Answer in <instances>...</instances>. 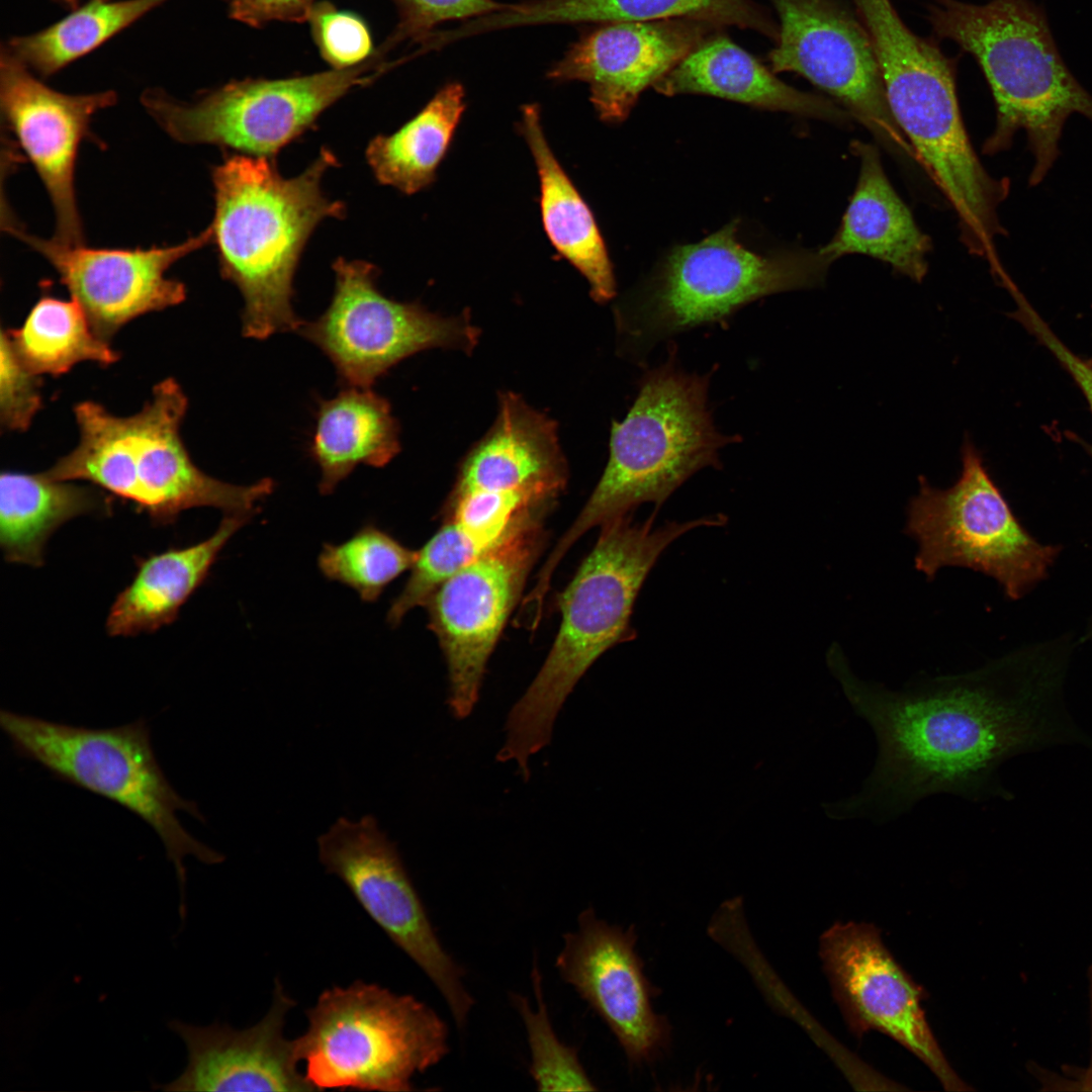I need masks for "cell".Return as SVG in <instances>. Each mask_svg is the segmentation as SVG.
Wrapping results in <instances>:
<instances>
[{
	"label": "cell",
	"mask_w": 1092,
	"mask_h": 1092,
	"mask_svg": "<svg viewBox=\"0 0 1092 1092\" xmlns=\"http://www.w3.org/2000/svg\"><path fill=\"white\" fill-rule=\"evenodd\" d=\"M830 673L877 742L859 789L826 802L834 821L884 825L922 800H1012L998 772L1008 759L1056 745L1092 748L1067 711L1065 665L1043 652L1018 653L965 673L920 676L899 690L860 678L834 642Z\"/></svg>",
	"instance_id": "obj_1"
},
{
	"label": "cell",
	"mask_w": 1092,
	"mask_h": 1092,
	"mask_svg": "<svg viewBox=\"0 0 1092 1092\" xmlns=\"http://www.w3.org/2000/svg\"><path fill=\"white\" fill-rule=\"evenodd\" d=\"M656 512L643 523L631 514L601 526L600 536L560 594L561 623L541 669L509 713L499 761H515L528 779L529 758L551 740L554 721L588 667L611 647L634 639L635 600L661 553L699 527L723 526L718 514L654 527Z\"/></svg>",
	"instance_id": "obj_2"
},
{
	"label": "cell",
	"mask_w": 1092,
	"mask_h": 1092,
	"mask_svg": "<svg viewBox=\"0 0 1092 1092\" xmlns=\"http://www.w3.org/2000/svg\"><path fill=\"white\" fill-rule=\"evenodd\" d=\"M335 155L323 148L299 175L286 178L274 160L230 155L212 170L214 214L207 228L221 276L244 299L242 334L266 340L297 332L293 279L303 249L327 217L341 218L345 205L322 190Z\"/></svg>",
	"instance_id": "obj_3"
},
{
	"label": "cell",
	"mask_w": 1092,
	"mask_h": 1092,
	"mask_svg": "<svg viewBox=\"0 0 1092 1092\" xmlns=\"http://www.w3.org/2000/svg\"><path fill=\"white\" fill-rule=\"evenodd\" d=\"M677 364L668 345L661 365L639 379L638 394L622 422H613L607 466L581 512L549 554L529 592L545 601L553 573L570 547L588 530L631 514L643 503L655 510L686 480L706 467L720 468V449L741 441L720 433L708 405L710 377Z\"/></svg>",
	"instance_id": "obj_4"
},
{
	"label": "cell",
	"mask_w": 1092,
	"mask_h": 1092,
	"mask_svg": "<svg viewBox=\"0 0 1092 1092\" xmlns=\"http://www.w3.org/2000/svg\"><path fill=\"white\" fill-rule=\"evenodd\" d=\"M872 37L891 113L914 155L954 209L970 253L1000 264L994 243L1006 231L998 209L1010 192L978 158L956 93L953 68L913 33L889 0H853Z\"/></svg>",
	"instance_id": "obj_5"
},
{
	"label": "cell",
	"mask_w": 1092,
	"mask_h": 1092,
	"mask_svg": "<svg viewBox=\"0 0 1092 1092\" xmlns=\"http://www.w3.org/2000/svg\"><path fill=\"white\" fill-rule=\"evenodd\" d=\"M187 407L186 394L172 378L156 384L143 408L128 417L82 401L74 407L78 444L43 472L56 480L88 481L132 503L155 524H171L199 507L253 516L273 492V479L238 485L198 468L180 436Z\"/></svg>",
	"instance_id": "obj_6"
},
{
	"label": "cell",
	"mask_w": 1092,
	"mask_h": 1092,
	"mask_svg": "<svg viewBox=\"0 0 1092 1092\" xmlns=\"http://www.w3.org/2000/svg\"><path fill=\"white\" fill-rule=\"evenodd\" d=\"M929 19L939 36L977 60L989 84L996 122L983 152L1009 150L1024 130L1033 159L1028 186H1037L1061 155L1068 118L1092 122V95L1065 64L1044 11L1032 0H933Z\"/></svg>",
	"instance_id": "obj_7"
},
{
	"label": "cell",
	"mask_w": 1092,
	"mask_h": 1092,
	"mask_svg": "<svg viewBox=\"0 0 1092 1092\" xmlns=\"http://www.w3.org/2000/svg\"><path fill=\"white\" fill-rule=\"evenodd\" d=\"M733 220L705 240L678 246L656 273L616 308L622 355L646 364L661 341L708 325H726L761 297L816 287L835 261L822 248L759 255L737 240Z\"/></svg>",
	"instance_id": "obj_8"
},
{
	"label": "cell",
	"mask_w": 1092,
	"mask_h": 1092,
	"mask_svg": "<svg viewBox=\"0 0 1092 1092\" xmlns=\"http://www.w3.org/2000/svg\"><path fill=\"white\" fill-rule=\"evenodd\" d=\"M294 1038L315 1090L404 1092L449 1053V1028L428 1004L373 983L334 986L306 1010Z\"/></svg>",
	"instance_id": "obj_9"
},
{
	"label": "cell",
	"mask_w": 1092,
	"mask_h": 1092,
	"mask_svg": "<svg viewBox=\"0 0 1092 1092\" xmlns=\"http://www.w3.org/2000/svg\"><path fill=\"white\" fill-rule=\"evenodd\" d=\"M0 725L19 756L37 762L62 782L116 803L146 822L163 842L175 868L181 900L187 855L206 864L224 859L179 821V811L200 821L204 818L197 805L183 799L168 781L153 750L146 720L88 728L1 710Z\"/></svg>",
	"instance_id": "obj_10"
},
{
	"label": "cell",
	"mask_w": 1092,
	"mask_h": 1092,
	"mask_svg": "<svg viewBox=\"0 0 1092 1092\" xmlns=\"http://www.w3.org/2000/svg\"><path fill=\"white\" fill-rule=\"evenodd\" d=\"M918 481L905 533L918 544L914 566L927 579L943 567H967L992 576L1016 600L1046 574L1059 549L1038 543L1022 528L968 436L961 474L951 486L934 487L922 475Z\"/></svg>",
	"instance_id": "obj_11"
},
{
	"label": "cell",
	"mask_w": 1092,
	"mask_h": 1092,
	"mask_svg": "<svg viewBox=\"0 0 1092 1092\" xmlns=\"http://www.w3.org/2000/svg\"><path fill=\"white\" fill-rule=\"evenodd\" d=\"M378 50L362 65L286 79L233 81L192 102L147 89L142 105L173 140L214 145L274 160L279 151L314 126L318 116L358 86L395 66Z\"/></svg>",
	"instance_id": "obj_12"
},
{
	"label": "cell",
	"mask_w": 1092,
	"mask_h": 1092,
	"mask_svg": "<svg viewBox=\"0 0 1092 1092\" xmlns=\"http://www.w3.org/2000/svg\"><path fill=\"white\" fill-rule=\"evenodd\" d=\"M332 300L297 333L320 348L343 387L371 388L393 366L426 349L470 352L479 332L468 315L443 316L418 302L386 297L378 269L366 261L338 259Z\"/></svg>",
	"instance_id": "obj_13"
},
{
	"label": "cell",
	"mask_w": 1092,
	"mask_h": 1092,
	"mask_svg": "<svg viewBox=\"0 0 1092 1092\" xmlns=\"http://www.w3.org/2000/svg\"><path fill=\"white\" fill-rule=\"evenodd\" d=\"M524 514L495 546L443 582L425 607L445 657L449 707L463 719L479 697L487 661L545 544L542 518Z\"/></svg>",
	"instance_id": "obj_14"
},
{
	"label": "cell",
	"mask_w": 1092,
	"mask_h": 1092,
	"mask_svg": "<svg viewBox=\"0 0 1092 1092\" xmlns=\"http://www.w3.org/2000/svg\"><path fill=\"white\" fill-rule=\"evenodd\" d=\"M318 858L357 902L433 983L457 1028L464 1030L474 999L465 970L442 944L395 844L374 816L339 818L317 838Z\"/></svg>",
	"instance_id": "obj_15"
},
{
	"label": "cell",
	"mask_w": 1092,
	"mask_h": 1092,
	"mask_svg": "<svg viewBox=\"0 0 1092 1092\" xmlns=\"http://www.w3.org/2000/svg\"><path fill=\"white\" fill-rule=\"evenodd\" d=\"M779 14L774 73H797L836 98L890 151L914 155L889 108L872 37L832 0H770Z\"/></svg>",
	"instance_id": "obj_16"
},
{
	"label": "cell",
	"mask_w": 1092,
	"mask_h": 1092,
	"mask_svg": "<svg viewBox=\"0 0 1092 1092\" xmlns=\"http://www.w3.org/2000/svg\"><path fill=\"white\" fill-rule=\"evenodd\" d=\"M833 994L857 1035L878 1030L920 1059L947 1089H962L927 1023L922 989L866 923H835L820 938Z\"/></svg>",
	"instance_id": "obj_17"
},
{
	"label": "cell",
	"mask_w": 1092,
	"mask_h": 1092,
	"mask_svg": "<svg viewBox=\"0 0 1092 1092\" xmlns=\"http://www.w3.org/2000/svg\"><path fill=\"white\" fill-rule=\"evenodd\" d=\"M3 220L7 232L54 267L93 331L107 342L133 318L181 303L186 298L185 285L166 274L176 262L210 243L206 228L173 246L94 249L39 238L8 212Z\"/></svg>",
	"instance_id": "obj_18"
},
{
	"label": "cell",
	"mask_w": 1092,
	"mask_h": 1092,
	"mask_svg": "<svg viewBox=\"0 0 1092 1092\" xmlns=\"http://www.w3.org/2000/svg\"><path fill=\"white\" fill-rule=\"evenodd\" d=\"M555 960L570 985L610 1028L631 1066L653 1063L667 1050L671 1028L652 999L633 926L623 928L583 909L573 931L563 934Z\"/></svg>",
	"instance_id": "obj_19"
},
{
	"label": "cell",
	"mask_w": 1092,
	"mask_h": 1092,
	"mask_svg": "<svg viewBox=\"0 0 1092 1092\" xmlns=\"http://www.w3.org/2000/svg\"><path fill=\"white\" fill-rule=\"evenodd\" d=\"M4 44L0 53V105L3 121L33 165L53 205L54 239L83 245L75 170L79 148L91 138L92 117L113 106V90L66 94L38 80Z\"/></svg>",
	"instance_id": "obj_20"
},
{
	"label": "cell",
	"mask_w": 1092,
	"mask_h": 1092,
	"mask_svg": "<svg viewBox=\"0 0 1092 1092\" xmlns=\"http://www.w3.org/2000/svg\"><path fill=\"white\" fill-rule=\"evenodd\" d=\"M713 27L690 19L602 23L581 35L547 75L579 81L606 122L623 121L640 94L702 42Z\"/></svg>",
	"instance_id": "obj_21"
},
{
	"label": "cell",
	"mask_w": 1092,
	"mask_h": 1092,
	"mask_svg": "<svg viewBox=\"0 0 1092 1092\" xmlns=\"http://www.w3.org/2000/svg\"><path fill=\"white\" fill-rule=\"evenodd\" d=\"M295 1001L275 980L272 1004L256 1024L237 1029L229 1024L199 1026L171 1020L169 1028L184 1042L187 1065L164 1091L306 1092L307 1081L295 1040L285 1036L288 1012Z\"/></svg>",
	"instance_id": "obj_22"
},
{
	"label": "cell",
	"mask_w": 1092,
	"mask_h": 1092,
	"mask_svg": "<svg viewBox=\"0 0 1092 1092\" xmlns=\"http://www.w3.org/2000/svg\"><path fill=\"white\" fill-rule=\"evenodd\" d=\"M499 399L492 428L464 457L452 490L523 491L554 502L567 481L555 422L513 392Z\"/></svg>",
	"instance_id": "obj_23"
},
{
	"label": "cell",
	"mask_w": 1092,
	"mask_h": 1092,
	"mask_svg": "<svg viewBox=\"0 0 1092 1092\" xmlns=\"http://www.w3.org/2000/svg\"><path fill=\"white\" fill-rule=\"evenodd\" d=\"M851 150L859 160L857 183L838 231L822 250L834 260L870 256L920 283L928 270L930 238L889 181L878 148L855 141Z\"/></svg>",
	"instance_id": "obj_24"
},
{
	"label": "cell",
	"mask_w": 1092,
	"mask_h": 1092,
	"mask_svg": "<svg viewBox=\"0 0 1092 1092\" xmlns=\"http://www.w3.org/2000/svg\"><path fill=\"white\" fill-rule=\"evenodd\" d=\"M653 88L666 96L706 94L839 123L851 117L830 100L782 82L774 72L725 35L705 38Z\"/></svg>",
	"instance_id": "obj_25"
},
{
	"label": "cell",
	"mask_w": 1092,
	"mask_h": 1092,
	"mask_svg": "<svg viewBox=\"0 0 1092 1092\" xmlns=\"http://www.w3.org/2000/svg\"><path fill=\"white\" fill-rule=\"evenodd\" d=\"M519 127L537 168L541 219L548 240L586 279L594 300H611L617 284L604 239L590 208L546 140L538 105L523 107Z\"/></svg>",
	"instance_id": "obj_26"
},
{
	"label": "cell",
	"mask_w": 1092,
	"mask_h": 1092,
	"mask_svg": "<svg viewBox=\"0 0 1092 1092\" xmlns=\"http://www.w3.org/2000/svg\"><path fill=\"white\" fill-rule=\"evenodd\" d=\"M251 518L225 515L207 539L138 559L132 580L110 608L107 633L134 636L174 622L181 607L208 576L220 551Z\"/></svg>",
	"instance_id": "obj_27"
},
{
	"label": "cell",
	"mask_w": 1092,
	"mask_h": 1092,
	"mask_svg": "<svg viewBox=\"0 0 1092 1092\" xmlns=\"http://www.w3.org/2000/svg\"><path fill=\"white\" fill-rule=\"evenodd\" d=\"M399 451L391 405L371 388L343 387L318 400L308 453L321 471L322 494L332 493L358 465L383 467Z\"/></svg>",
	"instance_id": "obj_28"
},
{
	"label": "cell",
	"mask_w": 1092,
	"mask_h": 1092,
	"mask_svg": "<svg viewBox=\"0 0 1092 1092\" xmlns=\"http://www.w3.org/2000/svg\"><path fill=\"white\" fill-rule=\"evenodd\" d=\"M690 19L749 28L778 39L779 28L752 0H535L505 7L494 28L536 24Z\"/></svg>",
	"instance_id": "obj_29"
},
{
	"label": "cell",
	"mask_w": 1092,
	"mask_h": 1092,
	"mask_svg": "<svg viewBox=\"0 0 1092 1092\" xmlns=\"http://www.w3.org/2000/svg\"><path fill=\"white\" fill-rule=\"evenodd\" d=\"M109 499L96 489L44 472L4 471L0 476V545L8 562L41 566L51 535L66 522L106 512Z\"/></svg>",
	"instance_id": "obj_30"
},
{
	"label": "cell",
	"mask_w": 1092,
	"mask_h": 1092,
	"mask_svg": "<svg viewBox=\"0 0 1092 1092\" xmlns=\"http://www.w3.org/2000/svg\"><path fill=\"white\" fill-rule=\"evenodd\" d=\"M465 107L463 86L448 83L395 132L374 138L366 149V159L378 182L404 194L430 186Z\"/></svg>",
	"instance_id": "obj_31"
},
{
	"label": "cell",
	"mask_w": 1092,
	"mask_h": 1092,
	"mask_svg": "<svg viewBox=\"0 0 1092 1092\" xmlns=\"http://www.w3.org/2000/svg\"><path fill=\"white\" fill-rule=\"evenodd\" d=\"M169 0H87L52 25L11 37L7 49L43 78L95 51Z\"/></svg>",
	"instance_id": "obj_32"
},
{
	"label": "cell",
	"mask_w": 1092,
	"mask_h": 1092,
	"mask_svg": "<svg viewBox=\"0 0 1092 1092\" xmlns=\"http://www.w3.org/2000/svg\"><path fill=\"white\" fill-rule=\"evenodd\" d=\"M18 359L36 375L59 376L91 361L111 365L119 354L93 331L86 312L73 298L41 296L23 325L7 330Z\"/></svg>",
	"instance_id": "obj_33"
},
{
	"label": "cell",
	"mask_w": 1092,
	"mask_h": 1092,
	"mask_svg": "<svg viewBox=\"0 0 1092 1092\" xmlns=\"http://www.w3.org/2000/svg\"><path fill=\"white\" fill-rule=\"evenodd\" d=\"M417 556L418 551L368 524L339 544H324L317 566L329 580L352 588L363 602L373 603L413 567Z\"/></svg>",
	"instance_id": "obj_34"
},
{
	"label": "cell",
	"mask_w": 1092,
	"mask_h": 1092,
	"mask_svg": "<svg viewBox=\"0 0 1092 1092\" xmlns=\"http://www.w3.org/2000/svg\"><path fill=\"white\" fill-rule=\"evenodd\" d=\"M537 963L535 958L531 970L536 1009L527 997L511 994L527 1034L531 1077L540 1091H596L598 1087L581 1064L577 1050L561 1041L553 1028Z\"/></svg>",
	"instance_id": "obj_35"
},
{
	"label": "cell",
	"mask_w": 1092,
	"mask_h": 1092,
	"mask_svg": "<svg viewBox=\"0 0 1092 1092\" xmlns=\"http://www.w3.org/2000/svg\"><path fill=\"white\" fill-rule=\"evenodd\" d=\"M485 552L457 525L444 521L418 551L411 574L387 612L388 624L396 627L413 609L425 607L443 582Z\"/></svg>",
	"instance_id": "obj_36"
},
{
	"label": "cell",
	"mask_w": 1092,
	"mask_h": 1092,
	"mask_svg": "<svg viewBox=\"0 0 1092 1092\" xmlns=\"http://www.w3.org/2000/svg\"><path fill=\"white\" fill-rule=\"evenodd\" d=\"M308 21L323 59L334 69L362 65L376 53L370 30L357 14L324 1L313 6Z\"/></svg>",
	"instance_id": "obj_37"
},
{
	"label": "cell",
	"mask_w": 1092,
	"mask_h": 1092,
	"mask_svg": "<svg viewBox=\"0 0 1092 1092\" xmlns=\"http://www.w3.org/2000/svg\"><path fill=\"white\" fill-rule=\"evenodd\" d=\"M399 20L382 44L385 51L403 40H427L438 24L449 20L482 17L502 9L494 0H395Z\"/></svg>",
	"instance_id": "obj_38"
},
{
	"label": "cell",
	"mask_w": 1092,
	"mask_h": 1092,
	"mask_svg": "<svg viewBox=\"0 0 1092 1092\" xmlns=\"http://www.w3.org/2000/svg\"><path fill=\"white\" fill-rule=\"evenodd\" d=\"M0 421L3 429L23 432L41 407V378L18 359L7 332L1 331Z\"/></svg>",
	"instance_id": "obj_39"
},
{
	"label": "cell",
	"mask_w": 1092,
	"mask_h": 1092,
	"mask_svg": "<svg viewBox=\"0 0 1092 1092\" xmlns=\"http://www.w3.org/2000/svg\"><path fill=\"white\" fill-rule=\"evenodd\" d=\"M1011 295L1016 303L1013 316L1025 326L1065 367L1083 392L1092 412V362L1080 358L1064 345L1017 288L1011 291Z\"/></svg>",
	"instance_id": "obj_40"
},
{
	"label": "cell",
	"mask_w": 1092,
	"mask_h": 1092,
	"mask_svg": "<svg viewBox=\"0 0 1092 1092\" xmlns=\"http://www.w3.org/2000/svg\"><path fill=\"white\" fill-rule=\"evenodd\" d=\"M315 0H228L232 18L260 27L271 21L308 20Z\"/></svg>",
	"instance_id": "obj_41"
},
{
	"label": "cell",
	"mask_w": 1092,
	"mask_h": 1092,
	"mask_svg": "<svg viewBox=\"0 0 1092 1092\" xmlns=\"http://www.w3.org/2000/svg\"><path fill=\"white\" fill-rule=\"evenodd\" d=\"M1089 999L1091 1014V1058L1089 1065L1084 1068L1067 1067L1065 1072L1071 1078L1052 1076L1044 1070L1040 1075V1082L1045 1089L1092 1091V964L1088 968Z\"/></svg>",
	"instance_id": "obj_42"
},
{
	"label": "cell",
	"mask_w": 1092,
	"mask_h": 1092,
	"mask_svg": "<svg viewBox=\"0 0 1092 1092\" xmlns=\"http://www.w3.org/2000/svg\"><path fill=\"white\" fill-rule=\"evenodd\" d=\"M59 4L66 8H75L78 6L79 0H56Z\"/></svg>",
	"instance_id": "obj_43"
}]
</instances>
